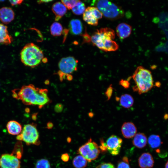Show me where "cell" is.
<instances>
[{"instance_id": "cell-1", "label": "cell", "mask_w": 168, "mask_h": 168, "mask_svg": "<svg viewBox=\"0 0 168 168\" xmlns=\"http://www.w3.org/2000/svg\"><path fill=\"white\" fill-rule=\"evenodd\" d=\"M48 90L36 88L33 84L24 85L12 91L13 97L27 105H38L40 109L49 101Z\"/></svg>"}, {"instance_id": "cell-2", "label": "cell", "mask_w": 168, "mask_h": 168, "mask_svg": "<svg viewBox=\"0 0 168 168\" xmlns=\"http://www.w3.org/2000/svg\"><path fill=\"white\" fill-rule=\"evenodd\" d=\"M115 33L114 30L109 27L97 30L90 38L93 45L100 49L106 52L114 51L119 47L114 40Z\"/></svg>"}, {"instance_id": "cell-3", "label": "cell", "mask_w": 168, "mask_h": 168, "mask_svg": "<svg viewBox=\"0 0 168 168\" xmlns=\"http://www.w3.org/2000/svg\"><path fill=\"white\" fill-rule=\"evenodd\" d=\"M132 77L135 84L133 89L139 94L147 92L153 86L151 72L142 66H139L137 68Z\"/></svg>"}, {"instance_id": "cell-4", "label": "cell", "mask_w": 168, "mask_h": 168, "mask_svg": "<svg viewBox=\"0 0 168 168\" xmlns=\"http://www.w3.org/2000/svg\"><path fill=\"white\" fill-rule=\"evenodd\" d=\"M42 50L33 43L26 44L20 52L21 62L25 66L34 68L40 64L43 58Z\"/></svg>"}, {"instance_id": "cell-5", "label": "cell", "mask_w": 168, "mask_h": 168, "mask_svg": "<svg viewBox=\"0 0 168 168\" xmlns=\"http://www.w3.org/2000/svg\"><path fill=\"white\" fill-rule=\"evenodd\" d=\"M95 5L103 16L110 20H115L123 17L124 12L121 7L108 0L94 1Z\"/></svg>"}, {"instance_id": "cell-6", "label": "cell", "mask_w": 168, "mask_h": 168, "mask_svg": "<svg viewBox=\"0 0 168 168\" xmlns=\"http://www.w3.org/2000/svg\"><path fill=\"white\" fill-rule=\"evenodd\" d=\"M39 135L36 128V125L34 123L25 125L20 134L16 139L24 142L28 145L40 144Z\"/></svg>"}, {"instance_id": "cell-7", "label": "cell", "mask_w": 168, "mask_h": 168, "mask_svg": "<svg viewBox=\"0 0 168 168\" xmlns=\"http://www.w3.org/2000/svg\"><path fill=\"white\" fill-rule=\"evenodd\" d=\"M77 152L90 162L98 157L100 151L98 144L90 138L79 147Z\"/></svg>"}, {"instance_id": "cell-8", "label": "cell", "mask_w": 168, "mask_h": 168, "mask_svg": "<svg viewBox=\"0 0 168 168\" xmlns=\"http://www.w3.org/2000/svg\"><path fill=\"white\" fill-rule=\"evenodd\" d=\"M21 154L5 153L0 157V168H20Z\"/></svg>"}, {"instance_id": "cell-9", "label": "cell", "mask_w": 168, "mask_h": 168, "mask_svg": "<svg viewBox=\"0 0 168 168\" xmlns=\"http://www.w3.org/2000/svg\"><path fill=\"white\" fill-rule=\"evenodd\" d=\"M102 13L96 7H88L83 14V20L89 25L96 26L98 20L102 18Z\"/></svg>"}, {"instance_id": "cell-10", "label": "cell", "mask_w": 168, "mask_h": 168, "mask_svg": "<svg viewBox=\"0 0 168 168\" xmlns=\"http://www.w3.org/2000/svg\"><path fill=\"white\" fill-rule=\"evenodd\" d=\"M78 61L72 56L62 58L58 64L60 71L64 74H70L77 69Z\"/></svg>"}, {"instance_id": "cell-11", "label": "cell", "mask_w": 168, "mask_h": 168, "mask_svg": "<svg viewBox=\"0 0 168 168\" xmlns=\"http://www.w3.org/2000/svg\"><path fill=\"white\" fill-rule=\"evenodd\" d=\"M122 142V139L120 137L112 135L106 141L107 150L112 155H117L120 152Z\"/></svg>"}, {"instance_id": "cell-12", "label": "cell", "mask_w": 168, "mask_h": 168, "mask_svg": "<svg viewBox=\"0 0 168 168\" xmlns=\"http://www.w3.org/2000/svg\"><path fill=\"white\" fill-rule=\"evenodd\" d=\"M15 17V13L10 7H3L0 9V20L4 24L11 22Z\"/></svg>"}, {"instance_id": "cell-13", "label": "cell", "mask_w": 168, "mask_h": 168, "mask_svg": "<svg viewBox=\"0 0 168 168\" xmlns=\"http://www.w3.org/2000/svg\"><path fill=\"white\" fill-rule=\"evenodd\" d=\"M121 130L124 137L127 138L133 137L136 134L137 132L136 127L131 122L124 123L122 126Z\"/></svg>"}, {"instance_id": "cell-14", "label": "cell", "mask_w": 168, "mask_h": 168, "mask_svg": "<svg viewBox=\"0 0 168 168\" xmlns=\"http://www.w3.org/2000/svg\"><path fill=\"white\" fill-rule=\"evenodd\" d=\"M132 27L126 23L119 24L116 28V33L118 37L121 39L128 37L132 32Z\"/></svg>"}, {"instance_id": "cell-15", "label": "cell", "mask_w": 168, "mask_h": 168, "mask_svg": "<svg viewBox=\"0 0 168 168\" xmlns=\"http://www.w3.org/2000/svg\"><path fill=\"white\" fill-rule=\"evenodd\" d=\"M138 164L141 168H151L153 167L154 161L152 156L149 153H142L138 159Z\"/></svg>"}, {"instance_id": "cell-16", "label": "cell", "mask_w": 168, "mask_h": 168, "mask_svg": "<svg viewBox=\"0 0 168 168\" xmlns=\"http://www.w3.org/2000/svg\"><path fill=\"white\" fill-rule=\"evenodd\" d=\"M13 40L12 37L9 34L7 26L0 23V44L7 45L11 44Z\"/></svg>"}, {"instance_id": "cell-17", "label": "cell", "mask_w": 168, "mask_h": 168, "mask_svg": "<svg viewBox=\"0 0 168 168\" xmlns=\"http://www.w3.org/2000/svg\"><path fill=\"white\" fill-rule=\"evenodd\" d=\"M6 128L8 133L13 135H18L22 130V126L18 122L14 120H10L7 124Z\"/></svg>"}, {"instance_id": "cell-18", "label": "cell", "mask_w": 168, "mask_h": 168, "mask_svg": "<svg viewBox=\"0 0 168 168\" xmlns=\"http://www.w3.org/2000/svg\"><path fill=\"white\" fill-rule=\"evenodd\" d=\"M52 11L56 16L55 20L57 21L66 13L67 9L61 2H57L53 5Z\"/></svg>"}, {"instance_id": "cell-19", "label": "cell", "mask_w": 168, "mask_h": 168, "mask_svg": "<svg viewBox=\"0 0 168 168\" xmlns=\"http://www.w3.org/2000/svg\"><path fill=\"white\" fill-rule=\"evenodd\" d=\"M147 142V137L145 134L142 133L136 134L133 141V145L139 148L144 147L146 146Z\"/></svg>"}, {"instance_id": "cell-20", "label": "cell", "mask_w": 168, "mask_h": 168, "mask_svg": "<svg viewBox=\"0 0 168 168\" xmlns=\"http://www.w3.org/2000/svg\"><path fill=\"white\" fill-rule=\"evenodd\" d=\"M70 30L74 35H79L82 31V26L81 22L77 19L72 20L69 23Z\"/></svg>"}, {"instance_id": "cell-21", "label": "cell", "mask_w": 168, "mask_h": 168, "mask_svg": "<svg viewBox=\"0 0 168 168\" xmlns=\"http://www.w3.org/2000/svg\"><path fill=\"white\" fill-rule=\"evenodd\" d=\"M120 105L125 108H129L132 107L134 103V99L130 95L125 94L121 95L119 98Z\"/></svg>"}, {"instance_id": "cell-22", "label": "cell", "mask_w": 168, "mask_h": 168, "mask_svg": "<svg viewBox=\"0 0 168 168\" xmlns=\"http://www.w3.org/2000/svg\"><path fill=\"white\" fill-rule=\"evenodd\" d=\"M72 164L75 168H84L87 166V161L83 156L79 155L73 158Z\"/></svg>"}, {"instance_id": "cell-23", "label": "cell", "mask_w": 168, "mask_h": 168, "mask_svg": "<svg viewBox=\"0 0 168 168\" xmlns=\"http://www.w3.org/2000/svg\"><path fill=\"white\" fill-rule=\"evenodd\" d=\"M148 142L150 147L152 148L159 147L162 143L159 136L155 134L151 135L149 137Z\"/></svg>"}, {"instance_id": "cell-24", "label": "cell", "mask_w": 168, "mask_h": 168, "mask_svg": "<svg viewBox=\"0 0 168 168\" xmlns=\"http://www.w3.org/2000/svg\"><path fill=\"white\" fill-rule=\"evenodd\" d=\"M50 31L51 35L54 36H60L62 32V26L59 23L54 22L50 26Z\"/></svg>"}, {"instance_id": "cell-25", "label": "cell", "mask_w": 168, "mask_h": 168, "mask_svg": "<svg viewBox=\"0 0 168 168\" xmlns=\"http://www.w3.org/2000/svg\"><path fill=\"white\" fill-rule=\"evenodd\" d=\"M72 9L74 14L79 15L83 14L86 9L85 4L78 0Z\"/></svg>"}, {"instance_id": "cell-26", "label": "cell", "mask_w": 168, "mask_h": 168, "mask_svg": "<svg viewBox=\"0 0 168 168\" xmlns=\"http://www.w3.org/2000/svg\"><path fill=\"white\" fill-rule=\"evenodd\" d=\"M35 168H50V165L48 160L42 159L37 161L35 164Z\"/></svg>"}, {"instance_id": "cell-27", "label": "cell", "mask_w": 168, "mask_h": 168, "mask_svg": "<svg viewBox=\"0 0 168 168\" xmlns=\"http://www.w3.org/2000/svg\"><path fill=\"white\" fill-rule=\"evenodd\" d=\"M117 168H130L127 157H123L122 160L118 162Z\"/></svg>"}, {"instance_id": "cell-28", "label": "cell", "mask_w": 168, "mask_h": 168, "mask_svg": "<svg viewBox=\"0 0 168 168\" xmlns=\"http://www.w3.org/2000/svg\"><path fill=\"white\" fill-rule=\"evenodd\" d=\"M78 0H62L61 2L65 6L66 8L70 10L72 9Z\"/></svg>"}, {"instance_id": "cell-29", "label": "cell", "mask_w": 168, "mask_h": 168, "mask_svg": "<svg viewBox=\"0 0 168 168\" xmlns=\"http://www.w3.org/2000/svg\"><path fill=\"white\" fill-rule=\"evenodd\" d=\"M96 168H115V167L111 163H104L98 165Z\"/></svg>"}, {"instance_id": "cell-30", "label": "cell", "mask_w": 168, "mask_h": 168, "mask_svg": "<svg viewBox=\"0 0 168 168\" xmlns=\"http://www.w3.org/2000/svg\"><path fill=\"white\" fill-rule=\"evenodd\" d=\"M63 109V105L61 103H58L55 105L54 108L55 112L58 113L61 112Z\"/></svg>"}, {"instance_id": "cell-31", "label": "cell", "mask_w": 168, "mask_h": 168, "mask_svg": "<svg viewBox=\"0 0 168 168\" xmlns=\"http://www.w3.org/2000/svg\"><path fill=\"white\" fill-rule=\"evenodd\" d=\"M100 143L101 145L99 147L100 149L102 152H106L107 150L106 143L104 142L103 139H101L100 140Z\"/></svg>"}, {"instance_id": "cell-32", "label": "cell", "mask_w": 168, "mask_h": 168, "mask_svg": "<svg viewBox=\"0 0 168 168\" xmlns=\"http://www.w3.org/2000/svg\"><path fill=\"white\" fill-rule=\"evenodd\" d=\"M61 158L62 161L66 162L68 161L69 159V156L68 153H64L61 155Z\"/></svg>"}, {"instance_id": "cell-33", "label": "cell", "mask_w": 168, "mask_h": 168, "mask_svg": "<svg viewBox=\"0 0 168 168\" xmlns=\"http://www.w3.org/2000/svg\"><path fill=\"white\" fill-rule=\"evenodd\" d=\"M120 84L125 88L129 87V83L127 80H122L120 81Z\"/></svg>"}, {"instance_id": "cell-34", "label": "cell", "mask_w": 168, "mask_h": 168, "mask_svg": "<svg viewBox=\"0 0 168 168\" xmlns=\"http://www.w3.org/2000/svg\"><path fill=\"white\" fill-rule=\"evenodd\" d=\"M23 0H10L9 2L12 6L20 5L22 3Z\"/></svg>"}, {"instance_id": "cell-35", "label": "cell", "mask_w": 168, "mask_h": 168, "mask_svg": "<svg viewBox=\"0 0 168 168\" xmlns=\"http://www.w3.org/2000/svg\"><path fill=\"white\" fill-rule=\"evenodd\" d=\"M53 126L54 125L53 123L51 122H49L47 124L46 128L48 129H50L53 128Z\"/></svg>"}, {"instance_id": "cell-36", "label": "cell", "mask_w": 168, "mask_h": 168, "mask_svg": "<svg viewBox=\"0 0 168 168\" xmlns=\"http://www.w3.org/2000/svg\"><path fill=\"white\" fill-rule=\"evenodd\" d=\"M66 78L68 81H71L73 79V76L70 74H68L66 76Z\"/></svg>"}, {"instance_id": "cell-37", "label": "cell", "mask_w": 168, "mask_h": 168, "mask_svg": "<svg viewBox=\"0 0 168 168\" xmlns=\"http://www.w3.org/2000/svg\"><path fill=\"white\" fill-rule=\"evenodd\" d=\"M52 0H39L37 1V2L39 4H41L43 3L48 2H51Z\"/></svg>"}, {"instance_id": "cell-38", "label": "cell", "mask_w": 168, "mask_h": 168, "mask_svg": "<svg viewBox=\"0 0 168 168\" xmlns=\"http://www.w3.org/2000/svg\"><path fill=\"white\" fill-rule=\"evenodd\" d=\"M37 114V113H35L33 114L32 118L34 120H35L36 119Z\"/></svg>"}, {"instance_id": "cell-39", "label": "cell", "mask_w": 168, "mask_h": 168, "mask_svg": "<svg viewBox=\"0 0 168 168\" xmlns=\"http://www.w3.org/2000/svg\"><path fill=\"white\" fill-rule=\"evenodd\" d=\"M44 83L45 85H49V80H46L44 82Z\"/></svg>"}, {"instance_id": "cell-40", "label": "cell", "mask_w": 168, "mask_h": 168, "mask_svg": "<svg viewBox=\"0 0 168 168\" xmlns=\"http://www.w3.org/2000/svg\"><path fill=\"white\" fill-rule=\"evenodd\" d=\"M165 168H168V160L165 164Z\"/></svg>"}, {"instance_id": "cell-41", "label": "cell", "mask_w": 168, "mask_h": 168, "mask_svg": "<svg viewBox=\"0 0 168 168\" xmlns=\"http://www.w3.org/2000/svg\"><path fill=\"white\" fill-rule=\"evenodd\" d=\"M67 141L68 142H70L71 140V139H70V138H68V139H67Z\"/></svg>"}]
</instances>
